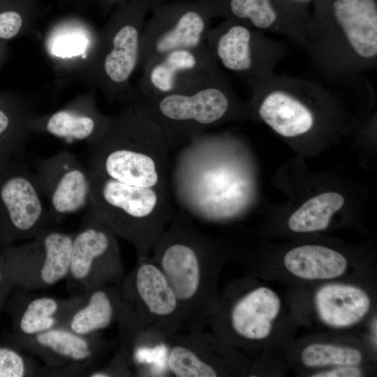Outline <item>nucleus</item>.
Wrapping results in <instances>:
<instances>
[{
  "label": "nucleus",
  "instance_id": "1",
  "mask_svg": "<svg viewBox=\"0 0 377 377\" xmlns=\"http://www.w3.org/2000/svg\"><path fill=\"white\" fill-rule=\"evenodd\" d=\"M170 151L159 127L133 108L91 148L90 209L137 256L151 254L175 211Z\"/></svg>",
  "mask_w": 377,
  "mask_h": 377
},
{
  "label": "nucleus",
  "instance_id": "2",
  "mask_svg": "<svg viewBox=\"0 0 377 377\" xmlns=\"http://www.w3.org/2000/svg\"><path fill=\"white\" fill-rule=\"evenodd\" d=\"M239 142L205 133L179 149L171 163V188L178 208L192 219L216 223L244 213L253 183Z\"/></svg>",
  "mask_w": 377,
  "mask_h": 377
},
{
  "label": "nucleus",
  "instance_id": "3",
  "mask_svg": "<svg viewBox=\"0 0 377 377\" xmlns=\"http://www.w3.org/2000/svg\"><path fill=\"white\" fill-rule=\"evenodd\" d=\"M150 256L178 299L184 329H205L219 304L218 280L224 257L219 242L178 208Z\"/></svg>",
  "mask_w": 377,
  "mask_h": 377
},
{
  "label": "nucleus",
  "instance_id": "4",
  "mask_svg": "<svg viewBox=\"0 0 377 377\" xmlns=\"http://www.w3.org/2000/svg\"><path fill=\"white\" fill-rule=\"evenodd\" d=\"M306 52L318 71L334 82L355 81L376 69V1H323L312 19Z\"/></svg>",
  "mask_w": 377,
  "mask_h": 377
},
{
  "label": "nucleus",
  "instance_id": "5",
  "mask_svg": "<svg viewBox=\"0 0 377 377\" xmlns=\"http://www.w3.org/2000/svg\"><path fill=\"white\" fill-rule=\"evenodd\" d=\"M133 108L159 127L171 151L220 124L252 114L223 71L184 90L139 96Z\"/></svg>",
  "mask_w": 377,
  "mask_h": 377
},
{
  "label": "nucleus",
  "instance_id": "6",
  "mask_svg": "<svg viewBox=\"0 0 377 377\" xmlns=\"http://www.w3.org/2000/svg\"><path fill=\"white\" fill-rule=\"evenodd\" d=\"M120 289L117 339L128 355L136 348L162 345L184 329L178 299L150 255L137 256Z\"/></svg>",
  "mask_w": 377,
  "mask_h": 377
},
{
  "label": "nucleus",
  "instance_id": "7",
  "mask_svg": "<svg viewBox=\"0 0 377 377\" xmlns=\"http://www.w3.org/2000/svg\"><path fill=\"white\" fill-rule=\"evenodd\" d=\"M205 44L214 60L249 87L274 73L287 54L285 45L265 32L228 20L209 29Z\"/></svg>",
  "mask_w": 377,
  "mask_h": 377
},
{
  "label": "nucleus",
  "instance_id": "8",
  "mask_svg": "<svg viewBox=\"0 0 377 377\" xmlns=\"http://www.w3.org/2000/svg\"><path fill=\"white\" fill-rule=\"evenodd\" d=\"M117 237L91 211L84 216L73 242L68 278L73 295L102 286L120 284L124 267Z\"/></svg>",
  "mask_w": 377,
  "mask_h": 377
},
{
  "label": "nucleus",
  "instance_id": "9",
  "mask_svg": "<svg viewBox=\"0 0 377 377\" xmlns=\"http://www.w3.org/2000/svg\"><path fill=\"white\" fill-rule=\"evenodd\" d=\"M241 289L239 292L232 287L219 295L216 310L207 323L213 334L234 348L265 339L281 309L279 297L269 288Z\"/></svg>",
  "mask_w": 377,
  "mask_h": 377
},
{
  "label": "nucleus",
  "instance_id": "10",
  "mask_svg": "<svg viewBox=\"0 0 377 377\" xmlns=\"http://www.w3.org/2000/svg\"><path fill=\"white\" fill-rule=\"evenodd\" d=\"M34 175L20 161L0 172V245L32 239L52 219Z\"/></svg>",
  "mask_w": 377,
  "mask_h": 377
},
{
  "label": "nucleus",
  "instance_id": "11",
  "mask_svg": "<svg viewBox=\"0 0 377 377\" xmlns=\"http://www.w3.org/2000/svg\"><path fill=\"white\" fill-rule=\"evenodd\" d=\"M73 235L48 228L22 245L3 247L10 279L26 290L45 288L68 275Z\"/></svg>",
  "mask_w": 377,
  "mask_h": 377
},
{
  "label": "nucleus",
  "instance_id": "12",
  "mask_svg": "<svg viewBox=\"0 0 377 377\" xmlns=\"http://www.w3.org/2000/svg\"><path fill=\"white\" fill-rule=\"evenodd\" d=\"M167 376L218 377L239 373L244 368L240 354L214 334L203 330L186 331L165 342Z\"/></svg>",
  "mask_w": 377,
  "mask_h": 377
},
{
  "label": "nucleus",
  "instance_id": "13",
  "mask_svg": "<svg viewBox=\"0 0 377 377\" xmlns=\"http://www.w3.org/2000/svg\"><path fill=\"white\" fill-rule=\"evenodd\" d=\"M17 343L39 357L51 370L61 374H86L117 344L99 335L84 336L65 327H59L34 335L17 334Z\"/></svg>",
  "mask_w": 377,
  "mask_h": 377
},
{
  "label": "nucleus",
  "instance_id": "14",
  "mask_svg": "<svg viewBox=\"0 0 377 377\" xmlns=\"http://www.w3.org/2000/svg\"><path fill=\"white\" fill-rule=\"evenodd\" d=\"M34 175L55 221L90 205L88 172L73 154L61 151L40 160Z\"/></svg>",
  "mask_w": 377,
  "mask_h": 377
},
{
  "label": "nucleus",
  "instance_id": "15",
  "mask_svg": "<svg viewBox=\"0 0 377 377\" xmlns=\"http://www.w3.org/2000/svg\"><path fill=\"white\" fill-rule=\"evenodd\" d=\"M205 14L192 7L156 13L141 36L139 64L142 70L170 52L205 43L209 29Z\"/></svg>",
  "mask_w": 377,
  "mask_h": 377
},
{
  "label": "nucleus",
  "instance_id": "16",
  "mask_svg": "<svg viewBox=\"0 0 377 377\" xmlns=\"http://www.w3.org/2000/svg\"><path fill=\"white\" fill-rule=\"evenodd\" d=\"M143 71L140 96H157L184 90L223 71L205 43L195 47L170 52Z\"/></svg>",
  "mask_w": 377,
  "mask_h": 377
},
{
  "label": "nucleus",
  "instance_id": "17",
  "mask_svg": "<svg viewBox=\"0 0 377 377\" xmlns=\"http://www.w3.org/2000/svg\"><path fill=\"white\" fill-rule=\"evenodd\" d=\"M315 304L322 321L336 328L352 326L369 311L371 300L360 287L341 283L325 285L315 296Z\"/></svg>",
  "mask_w": 377,
  "mask_h": 377
},
{
  "label": "nucleus",
  "instance_id": "18",
  "mask_svg": "<svg viewBox=\"0 0 377 377\" xmlns=\"http://www.w3.org/2000/svg\"><path fill=\"white\" fill-rule=\"evenodd\" d=\"M120 303V284L96 288L85 294L83 302L63 327L80 335H99L100 332L117 323Z\"/></svg>",
  "mask_w": 377,
  "mask_h": 377
},
{
  "label": "nucleus",
  "instance_id": "19",
  "mask_svg": "<svg viewBox=\"0 0 377 377\" xmlns=\"http://www.w3.org/2000/svg\"><path fill=\"white\" fill-rule=\"evenodd\" d=\"M15 317L18 334L34 335L52 328L63 327L83 302L85 295L68 299L27 295Z\"/></svg>",
  "mask_w": 377,
  "mask_h": 377
},
{
  "label": "nucleus",
  "instance_id": "20",
  "mask_svg": "<svg viewBox=\"0 0 377 377\" xmlns=\"http://www.w3.org/2000/svg\"><path fill=\"white\" fill-rule=\"evenodd\" d=\"M113 31L103 58V71L109 82L120 86L127 82L140 64L142 24L138 18Z\"/></svg>",
  "mask_w": 377,
  "mask_h": 377
},
{
  "label": "nucleus",
  "instance_id": "21",
  "mask_svg": "<svg viewBox=\"0 0 377 377\" xmlns=\"http://www.w3.org/2000/svg\"><path fill=\"white\" fill-rule=\"evenodd\" d=\"M286 269L306 280H326L342 276L347 269L345 256L331 248L306 244L289 250L283 258Z\"/></svg>",
  "mask_w": 377,
  "mask_h": 377
},
{
  "label": "nucleus",
  "instance_id": "22",
  "mask_svg": "<svg viewBox=\"0 0 377 377\" xmlns=\"http://www.w3.org/2000/svg\"><path fill=\"white\" fill-rule=\"evenodd\" d=\"M110 121L95 118L94 114L79 112L73 108L59 110L45 121V131L67 142L88 141L92 146L107 131Z\"/></svg>",
  "mask_w": 377,
  "mask_h": 377
},
{
  "label": "nucleus",
  "instance_id": "23",
  "mask_svg": "<svg viewBox=\"0 0 377 377\" xmlns=\"http://www.w3.org/2000/svg\"><path fill=\"white\" fill-rule=\"evenodd\" d=\"M344 202L343 196L337 192L328 191L316 195L305 201L290 216L288 228L299 233L323 230Z\"/></svg>",
  "mask_w": 377,
  "mask_h": 377
},
{
  "label": "nucleus",
  "instance_id": "24",
  "mask_svg": "<svg viewBox=\"0 0 377 377\" xmlns=\"http://www.w3.org/2000/svg\"><path fill=\"white\" fill-rule=\"evenodd\" d=\"M301 360L308 367L357 366L362 361V354L352 347L315 343L304 348Z\"/></svg>",
  "mask_w": 377,
  "mask_h": 377
},
{
  "label": "nucleus",
  "instance_id": "25",
  "mask_svg": "<svg viewBox=\"0 0 377 377\" xmlns=\"http://www.w3.org/2000/svg\"><path fill=\"white\" fill-rule=\"evenodd\" d=\"M24 137L15 114L0 106V172L20 161Z\"/></svg>",
  "mask_w": 377,
  "mask_h": 377
},
{
  "label": "nucleus",
  "instance_id": "26",
  "mask_svg": "<svg viewBox=\"0 0 377 377\" xmlns=\"http://www.w3.org/2000/svg\"><path fill=\"white\" fill-rule=\"evenodd\" d=\"M34 367L17 350L0 346V377H23L31 376Z\"/></svg>",
  "mask_w": 377,
  "mask_h": 377
},
{
  "label": "nucleus",
  "instance_id": "27",
  "mask_svg": "<svg viewBox=\"0 0 377 377\" xmlns=\"http://www.w3.org/2000/svg\"><path fill=\"white\" fill-rule=\"evenodd\" d=\"M90 377L136 376L131 360L125 350L119 347L109 362L87 374Z\"/></svg>",
  "mask_w": 377,
  "mask_h": 377
},
{
  "label": "nucleus",
  "instance_id": "28",
  "mask_svg": "<svg viewBox=\"0 0 377 377\" xmlns=\"http://www.w3.org/2000/svg\"><path fill=\"white\" fill-rule=\"evenodd\" d=\"M87 46V38L80 34H66L57 37L52 45L54 55L67 57L82 54Z\"/></svg>",
  "mask_w": 377,
  "mask_h": 377
},
{
  "label": "nucleus",
  "instance_id": "29",
  "mask_svg": "<svg viewBox=\"0 0 377 377\" xmlns=\"http://www.w3.org/2000/svg\"><path fill=\"white\" fill-rule=\"evenodd\" d=\"M22 24L21 15L14 10L0 13V38L10 39L20 31Z\"/></svg>",
  "mask_w": 377,
  "mask_h": 377
},
{
  "label": "nucleus",
  "instance_id": "30",
  "mask_svg": "<svg viewBox=\"0 0 377 377\" xmlns=\"http://www.w3.org/2000/svg\"><path fill=\"white\" fill-rule=\"evenodd\" d=\"M363 372L357 366H341L313 374V377H360Z\"/></svg>",
  "mask_w": 377,
  "mask_h": 377
},
{
  "label": "nucleus",
  "instance_id": "31",
  "mask_svg": "<svg viewBox=\"0 0 377 377\" xmlns=\"http://www.w3.org/2000/svg\"><path fill=\"white\" fill-rule=\"evenodd\" d=\"M9 273L4 255L0 252V293L4 287L6 274Z\"/></svg>",
  "mask_w": 377,
  "mask_h": 377
},
{
  "label": "nucleus",
  "instance_id": "32",
  "mask_svg": "<svg viewBox=\"0 0 377 377\" xmlns=\"http://www.w3.org/2000/svg\"><path fill=\"white\" fill-rule=\"evenodd\" d=\"M371 332H372V338L373 341H375V344L376 346V334H377V323H376V318L374 320L372 325H371Z\"/></svg>",
  "mask_w": 377,
  "mask_h": 377
},
{
  "label": "nucleus",
  "instance_id": "33",
  "mask_svg": "<svg viewBox=\"0 0 377 377\" xmlns=\"http://www.w3.org/2000/svg\"><path fill=\"white\" fill-rule=\"evenodd\" d=\"M290 1H295V2H299V3H304V2H307L310 0H290Z\"/></svg>",
  "mask_w": 377,
  "mask_h": 377
},
{
  "label": "nucleus",
  "instance_id": "34",
  "mask_svg": "<svg viewBox=\"0 0 377 377\" xmlns=\"http://www.w3.org/2000/svg\"><path fill=\"white\" fill-rule=\"evenodd\" d=\"M0 55H1V52H0Z\"/></svg>",
  "mask_w": 377,
  "mask_h": 377
},
{
  "label": "nucleus",
  "instance_id": "35",
  "mask_svg": "<svg viewBox=\"0 0 377 377\" xmlns=\"http://www.w3.org/2000/svg\"><path fill=\"white\" fill-rule=\"evenodd\" d=\"M110 1H112V0H110Z\"/></svg>",
  "mask_w": 377,
  "mask_h": 377
}]
</instances>
